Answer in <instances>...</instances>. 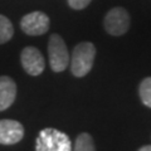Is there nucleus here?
Masks as SVG:
<instances>
[{
	"mask_svg": "<svg viewBox=\"0 0 151 151\" xmlns=\"http://www.w3.org/2000/svg\"><path fill=\"white\" fill-rule=\"evenodd\" d=\"M14 35V28L12 22L6 17L0 14V44L9 42Z\"/></svg>",
	"mask_w": 151,
	"mask_h": 151,
	"instance_id": "obj_10",
	"label": "nucleus"
},
{
	"mask_svg": "<svg viewBox=\"0 0 151 151\" xmlns=\"http://www.w3.org/2000/svg\"><path fill=\"white\" fill-rule=\"evenodd\" d=\"M24 137V127L15 120H0V144L14 145Z\"/></svg>",
	"mask_w": 151,
	"mask_h": 151,
	"instance_id": "obj_7",
	"label": "nucleus"
},
{
	"mask_svg": "<svg viewBox=\"0 0 151 151\" xmlns=\"http://www.w3.org/2000/svg\"><path fill=\"white\" fill-rule=\"evenodd\" d=\"M72 151H96L94 150V144H93L92 136L87 134V132L79 134L78 137L76 139V144H74V147L72 149Z\"/></svg>",
	"mask_w": 151,
	"mask_h": 151,
	"instance_id": "obj_9",
	"label": "nucleus"
},
{
	"mask_svg": "<svg viewBox=\"0 0 151 151\" xmlns=\"http://www.w3.org/2000/svg\"><path fill=\"white\" fill-rule=\"evenodd\" d=\"M20 62L24 70L30 76H39L45 68L44 57L35 47H25L22 50Z\"/></svg>",
	"mask_w": 151,
	"mask_h": 151,
	"instance_id": "obj_6",
	"label": "nucleus"
},
{
	"mask_svg": "<svg viewBox=\"0 0 151 151\" xmlns=\"http://www.w3.org/2000/svg\"><path fill=\"white\" fill-rule=\"evenodd\" d=\"M130 15L124 8H113L105 17V29L111 35H122L129 30Z\"/></svg>",
	"mask_w": 151,
	"mask_h": 151,
	"instance_id": "obj_4",
	"label": "nucleus"
},
{
	"mask_svg": "<svg viewBox=\"0 0 151 151\" xmlns=\"http://www.w3.org/2000/svg\"><path fill=\"white\" fill-rule=\"evenodd\" d=\"M91 1L92 0H68V4L72 9L81 10V9H84L86 6H88Z\"/></svg>",
	"mask_w": 151,
	"mask_h": 151,
	"instance_id": "obj_12",
	"label": "nucleus"
},
{
	"mask_svg": "<svg viewBox=\"0 0 151 151\" xmlns=\"http://www.w3.org/2000/svg\"><path fill=\"white\" fill-rule=\"evenodd\" d=\"M49 65L53 72H63L69 64V53L64 40L58 34H52L48 42Z\"/></svg>",
	"mask_w": 151,
	"mask_h": 151,
	"instance_id": "obj_3",
	"label": "nucleus"
},
{
	"mask_svg": "<svg viewBox=\"0 0 151 151\" xmlns=\"http://www.w3.org/2000/svg\"><path fill=\"white\" fill-rule=\"evenodd\" d=\"M139 151H151V145H146L144 147H141Z\"/></svg>",
	"mask_w": 151,
	"mask_h": 151,
	"instance_id": "obj_13",
	"label": "nucleus"
},
{
	"mask_svg": "<svg viewBox=\"0 0 151 151\" xmlns=\"http://www.w3.org/2000/svg\"><path fill=\"white\" fill-rule=\"evenodd\" d=\"M72 141L64 132L55 129H43L35 140V151H72Z\"/></svg>",
	"mask_w": 151,
	"mask_h": 151,
	"instance_id": "obj_2",
	"label": "nucleus"
},
{
	"mask_svg": "<svg viewBox=\"0 0 151 151\" xmlns=\"http://www.w3.org/2000/svg\"><path fill=\"white\" fill-rule=\"evenodd\" d=\"M96 48L91 42H82L74 47L69 58L70 72L76 77H84L93 67Z\"/></svg>",
	"mask_w": 151,
	"mask_h": 151,
	"instance_id": "obj_1",
	"label": "nucleus"
},
{
	"mask_svg": "<svg viewBox=\"0 0 151 151\" xmlns=\"http://www.w3.org/2000/svg\"><path fill=\"white\" fill-rule=\"evenodd\" d=\"M20 28L28 35H42L49 29V18L42 12L29 13L22 18Z\"/></svg>",
	"mask_w": 151,
	"mask_h": 151,
	"instance_id": "obj_5",
	"label": "nucleus"
},
{
	"mask_svg": "<svg viewBox=\"0 0 151 151\" xmlns=\"http://www.w3.org/2000/svg\"><path fill=\"white\" fill-rule=\"evenodd\" d=\"M17 97V84L8 76H0V111L10 107Z\"/></svg>",
	"mask_w": 151,
	"mask_h": 151,
	"instance_id": "obj_8",
	"label": "nucleus"
},
{
	"mask_svg": "<svg viewBox=\"0 0 151 151\" xmlns=\"http://www.w3.org/2000/svg\"><path fill=\"white\" fill-rule=\"evenodd\" d=\"M139 92H140V97H141L142 103L145 106L151 108V77L145 78L141 82Z\"/></svg>",
	"mask_w": 151,
	"mask_h": 151,
	"instance_id": "obj_11",
	"label": "nucleus"
}]
</instances>
